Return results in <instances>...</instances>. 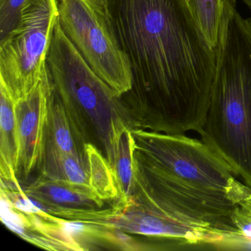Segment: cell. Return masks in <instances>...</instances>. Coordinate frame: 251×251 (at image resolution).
<instances>
[{
	"label": "cell",
	"mask_w": 251,
	"mask_h": 251,
	"mask_svg": "<svg viewBox=\"0 0 251 251\" xmlns=\"http://www.w3.org/2000/svg\"><path fill=\"white\" fill-rule=\"evenodd\" d=\"M108 8L133 76L126 95L139 105L144 126L169 134H200L217 53L186 1L109 0Z\"/></svg>",
	"instance_id": "obj_1"
},
{
	"label": "cell",
	"mask_w": 251,
	"mask_h": 251,
	"mask_svg": "<svg viewBox=\"0 0 251 251\" xmlns=\"http://www.w3.org/2000/svg\"><path fill=\"white\" fill-rule=\"evenodd\" d=\"M136 141L133 197L222 237L238 234L235 207L251 188L202 140L185 134L132 130Z\"/></svg>",
	"instance_id": "obj_2"
},
{
	"label": "cell",
	"mask_w": 251,
	"mask_h": 251,
	"mask_svg": "<svg viewBox=\"0 0 251 251\" xmlns=\"http://www.w3.org/2000/svg\"><path fill=\"white\" fill-rule=\"evenodd\" d=\"M201 140L251 188V19L227 0Z\"/></svg>",
	"instance_id": "obj_3"
},
{
	"label": "cell",
	"mask_w": 251,
	"mask_h": 251,
	"mask_svg": "<svg viewBox=\"0 0 251 251\" xmlns=\"http://www.w3.org/2000/svg\"><path fill=\"white\" fill-rule=\"evenodd\" d=\"M58 0H30L17 27L0 42V83L16 101L39 83L58 21Z\"/></svg>",
	"instance_id": "obj_4"
},
{
	"label": "cell",
	"mask_w": 251,
	"mask_h": 251,
	"mask_svg": "<svg viewBox=\"0 0 251 251\" xmlns=\"http://www.w3.org/2000/svg\"><path fill=\"white\" fill-rule=\"evenodd\" d=\"M58 22L92 70L120 97L133 87V76L110 17L86 0H58Z\"/></svg>",
	"instance_id": "obj_5"
},
{
	"label": "cell",
	"mask_w": 251,
	"mask_h": 251,
	"mask_svg": "<svg viewBox=\"0 0 251 251\" xmlns=\"http://www.w3.org/2000/svg\"><path fill=\"white\" fill-rule=\"evenodd\" d=\"M92 224L161 239L184 249L193 247L214 249L223 239L214 232L192 226L157 207L135 199L124 206L113 205Z\"/></svg>",
	"instance_id": "obj_6"
},
{
	"label": "cell",
	"mask_w": 251,
	"mask_h": 251,
	"mask_svg": "<svg viewBox=\"0 0 251 251\" xmlns=\"http://www.w3.org/2000/svg\"><path fill=\"white\" fill-rule=\"evenodd\" d=\"M53 86L48 70L33 90L16 101L15 113L20 139L19 169L28 176L42 164Z\"/></svg>",
	"instance_id": "obj_7"
},
{
	"label": "cell",
	"mask_w": 251,
	"mask_h": 251,
	"mask_svg": "<svg viewBox=\"0 0 251 251\" xmlns=\"http://www.w3.org/2000/svg\"><path fill=\"white\" fill-rule=\"evenodd\" d=\"M25 193L48 214L83 223L96 220L105 203L91 190L75 187L44 176L30 183Z\"/></svg>",
	"instance_id": "obj_8"
},
{
	"label": "cell",
	"mask_w": 251,
	"mask_h": 251,
	"mask_svg": "<svg viewBox=\"0 0 251 251\" xmlns=\"http://www.w3.org/2000/svg\"><path fill=\"white\" fill-rule=\"evenodd\" d=\"M136 141L132 130L120 119L114 123L107 153L115 177L119 198L114 205L124 206L134 193L136 180Z\"/></svg>",
	"instance_id": "obj_9"
},
{
	"label": "cell",
	"mask_w": 251,
	"mask_h": 251,
	"mask_svg": "<svg viewBox=\"0 0 251 251\" xmlns=\"http://www.w3.org/2000/svg\"><path fill=\"white\" fill-rule=\"evenodd\" d=\"M73 120L71 113L53 89L48 114L45 145L62 153L71 154L86 159V144H81V133H79V129Z\"/></svg>",
	"instance_id": "obj_10"
},
{
	"label": "cell",
	"mask_w": 251,
	"mask_h": 251,
	"mask_svg": "<svg viewBox=\"0 0 251 251\" xmlns=\"http://www.w3.org/2000/svg\"><path fill=\"white\" fill-rule=\"evenodd\" d=\"M42 163H44L42 176L75 187L91 190L89 171L83 158L71 154L62 153L45 145Z\"/></svg>",
	"instance_id": "obj_11"
},
{
	"label": "cell",
	"mask_w": 251,
	"mask_h": 251,
	"mask_svg": "<svg viewBox=\"0 0 251 251\" xmlns=\"http://www.w3.org/2000/svg\"><path fill=\"white\" fill-rule=\"evenodd\" d=\"M0 152L1 161L18 172L20 139L16 119V100L0 83Z\"/></svg>",
	"instance_id": "obj_12"
},
{
	"label": "cell",
	"mask_w": 251,
	"mask_h": 251,
	"mask_svg": "<svg viewBox=\"0 0 251 251\" xmlns=\"http://www.w3.org/2000/svg\"><path fill=\"white\" fill-rule=\"evenodd\" d=\"M85 153L89 171V186L93 195L100 201H117L118 189L109 161L93 144L86 143Z\"/></svg>",
	"instance_id": "obj_13"
},
{
	"label": "cell",
	"mask_w": 251,
	"mask_h": 251,
	"mask_svg": "<svg viewBox=\"0 0 251 251\" xmlns=\"http://www.w3.org/2000/svg\"><path fill=\"white\" fill-rule=\"evenodd\" d=\"M198 27L217 50L227 0H185Z\"/></svg>",
	"instance_id": "obj_14"
},
{
	"label": "cell",
	"mask_w": 251,
	"mask_h": 251,
	"mask_svg": "<svg viewBox=\"0 0 251 251\" xmlns=\"http://www.w3.org/2000/svg\"><path fill=\"white\" fill-rule=\"evenodd\" d=\"M30 0H0V42L17 27L22 11Z\"/></svg>",
	"instance_id": "obj_15"
},
{
	"label": "cell",
	"mask_w": 251,
	"mask_h": 251,
	"mask_svg": "<svg viewBox=\"0 0 251 251\" xmlns=\"http://www.w3.org/2000/svg\"><path fill=\"white\" fill-rule=\"evenodd\" d=\"M231 221L238 234L251 239V197L235 207Z\"/></svg>",
	"instance_id": "obj_16"
},
{
	"label": "cell",
	"mask_w": 251,
	"mask_h": 251,
	"mask_svg": "<svg viewBox=\"0 0 251 251\" xmlns=\"http://www.w3.org/2000/svg\"><path fill=\"white\" fill-rule=\"evenodd\" d=\"M86 1L96 8L98 11L109 17V8H108L109 0H86Z\"/></svg>",
	"instance_id": "obj_17"
},
{
	"label": "cell",
	"mask_w": 251,
	"mask_h": 251,
	"mask_svg": "<svg viewBox=\"0 0 251 251\" xmlns=\"http://www.w3.org/2000/svg\"><path fill=\"white\" fill-rule=\"evenodd\" d=\"M230 1L233 2V3L236 4V0H230ZM243 2L248 5V8L251 11V0H243Z\"/></svg>",
	"instance_id": "obj_18"
}]
</instances>
